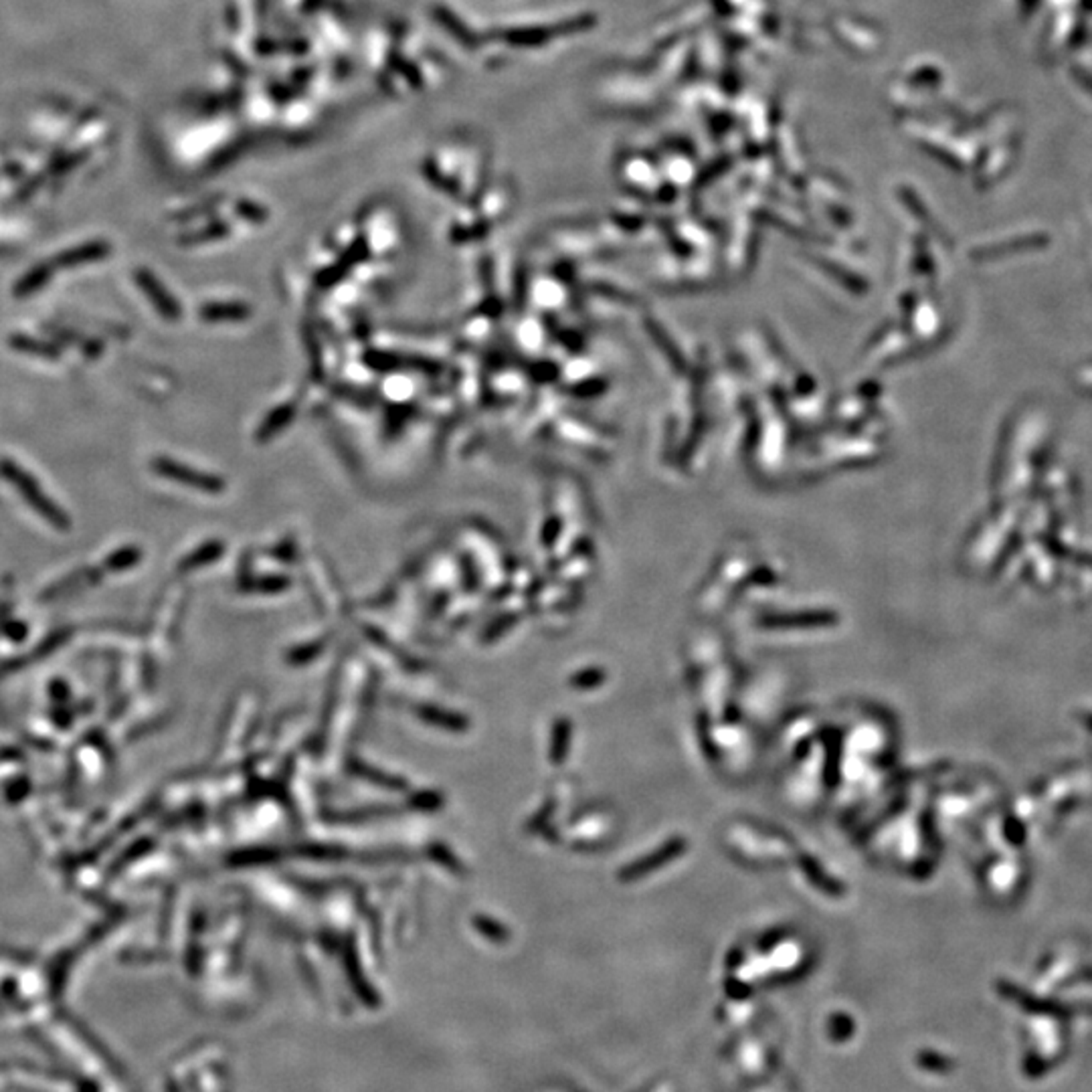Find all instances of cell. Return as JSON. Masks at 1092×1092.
<instances>
[{"mask_svg":"<svg viewBox=\"0 0 1092 1092\" xmlns=\"http://www.w3.org/2000/svg\"><path fill=\"white\" fill-rule=\"evenodd\" d=\"M136 282L140 283V286H142L144 294H146V296L152 299L154 306L158 308L160 314L167 316V318H178V314H180L178 302H176V299L170 296L167 289L162 288V283H160L158 279L152 276V273H148V272H144V269H140V272H136Z\"/></svg>","mask_w":1092,"mask_h":1092,"instance_id":"cell-3","label":"cell"},{"mask_svg":"<svg viewBox=\"0 0 1092 1092\" xmlns=\"http://www.w3.org/2000/svg\"><path fill=\"white\" fill-rule=\"evenodd\" d=\"M152 465H154V469H156L160 475H164V478H170L174 481H180V484L190 486V488L203 490V491H213V494H217V491L222 490V481L219 478H215V475L193 472L190 468H184V465H180L176 462H170V459L158 458Z\"/></svg>","mask_w":1092,"mask_h":1092,"instance_id":"cell-2","label":"cell"},{"mask_svg":"<svg viewBox=\"0 0 1092 1092\" xmlns=\"http://www.w3.org/2000/svg\"><path fill=\"white\" fill-rule=\"evenodd\" d=\"M47 279H49V272H47V267H35L33 272H30L29 276H25L23 282L19 283L17 294H19V296H29V294H33L35 289H39L41 286H43Z\"/></svg>","mask_w":1092,"mask_h":1092,"instance_id":"cell-5","label":"cell"},{"mask_svg":"<svg viewBox=\"0 0 1092 1092\" xmlns=\"http://www.w3.org/2000/svg\"><path fill=\"white\" fill-rule=\"evenodd\" d=\"M107 253V245H100V243H91V245H84L77 247V250H69L65 253H61L57 257V266L61 267H71V266H81V263H91V261H100L103 255Z\"/></svg>","mask_w":1092,"mask_h":1092,"instance_id":"cell-4","label":"cell"},{"mask_svg":"<svg viewBox=\"0 0 1092 1092\" xmlns=\"http://www.w3.org/2000/svg\"><path fill=\"white\" fill-rule=\"evenodd\" d=\"M0 475H3L4 480H8L10 484L17 488L19 494L23 496L30 508L39 512L45 520H49L51 524L59 528L67 526V516L63 514V510H61L59 506H55L49 496L39 488L37 481L30 478L25 469H20L17 464L10 462V459H3V462H0Z\"/></svg>","mask_w":1092,"mask_h":1092,"instance_id":"cell-1","label":"cell"},{"mask_svg":"<svg viewBox=\"0 0 1092 1092\" xmlns=\"http://www.w3.org/2000/svg\"><path fill=\"white\" fill-rule=\"evenodd\" d=\"M250 314L243 306H209L203 312L206 320H239Z\"/></svg>","mask_w":1092,"mask_h":1092,"instance_id":"cell-6","label":"cell"}]
</instances>
